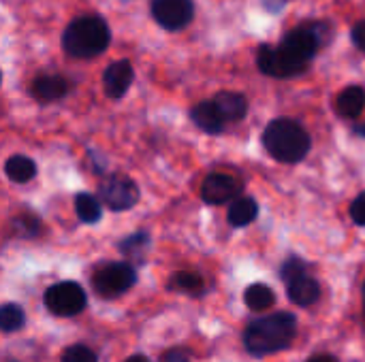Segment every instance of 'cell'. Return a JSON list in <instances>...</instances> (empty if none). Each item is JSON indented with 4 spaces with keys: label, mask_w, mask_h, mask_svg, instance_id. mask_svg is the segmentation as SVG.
I'll return each instance as SVG.
<instances>
[{
    "label": "cell",
    "mask_w": 365,
    "mask_h": 362,
    "mask_svg": "<svg viewBox=\"0 0 365 362\" xmlns=\"http://www.w3.org/2000/svg\"><path fill=\"white\" fill-rule=\"evenodd\" d=\"M192 13V0H152V15L167 30H182L190 23Z\"/></svg>",
    "instance_id": "cell-8"
},
{
    "label": "cell",
    "mask_w": 365,
    "mask_h": 362,
    "mask_svg": "<svg viewBox=\"0 0 365 362\" xmlns=\"http://www.w3.org/2000/svg\"><path fill=\"white\" fill-rule=\"evenodd\" d=\"M133 66L128 60H118L113 64L107 66V70L103 73V87L107 92L109 98H122L126 94V90L133 83Z\"/></svg>",
    "instance_id": "cell-11"
},
{
    "label": "cell",
    "mask_w": 365,
    "mask_h": 362,
    "mask_svg": "<svg viewBox=\"0 0 365 362\" xmlns=\"http://www.w3.org/2000/svg\"><path fill=\"white\" fill-rule=\"evenodd\" d=\"M287 294H289V299H291L295 305L308 307V305H312V303L319 301V297H321V286L317 284V280H312V277H308V275L304 273V275L295 277L293 282H289Z\"/></svg>",
    "instance_id": "cell-12"
},
{
    "label": "cell",
    "mask_w": 365,
    "mask_h": 362,
    "mask_svg": "<svg viewBox=\"0 0 365 362\" xmlns=\"http://www.w3.org/2000/svg\"><path fill=\"white\" fill-rule=\"evenodd\" d=\"M304 273H306V265H304L299 258H289V260L284 262L282 271H280V277L289 284V282H293L295 277H299V275H304Z\"/></svg>",
    "instance_id": "cell-25"
},
{
    "label": "cell",
    "mask_w": 365,
    "mask_h": 362,
    "mask_svg": "<svg viewBox=\"0 0 365 362\" xmlns=\"http://www.w3.org/2000/svg\"><path fill=\"white\" fill-rule=\"evenodd\" d=\"M259 213V205L255 198L250 196H240L237 201H233V205L229 207V224L231 226H248Z\"/></svg>",
    "instance_id": "cell-17"
},
{
    "label": "cell",
    "mask_w": 365,
    "mask_h": 362,
    "mask_svg": "<svg viewBox=\"0 0 365 362\" xmlns=\"http://www.w3.org/2000/svg\"><path fill=\"white\" fill-rule=\"evenodd\" d=\"M297 320L293 314L280 312L274 316H265L255 320L244 335V344L252 356H269L282 352L295 339Z\"/></svg>",
    "instance_id": "cell-1"
},
{
    "label": "cell",
    "mask_w": 365,
    "mask_h": 362,
    "mask_svg": "<svg viewBox=\"0 0 365 362\" xmlns=\"http://www.w3.org/2000/svg\"><path fill=\"white\" fill-rule=\"evenodd\" d=\"M364 314H365V284H364Z\"/></svg>",
    "instance_id": "cell-33"
},
{
    "label": "cell",
    "mask_w": 365,
    "mask_h": 362,
    "mask_svg": "<svg viewBox=\"0 0 365 362\" xmlns=\"http://www.w3.org/2000/svg\"><path fill=\"white\" fill-rule=\"evenodd\" d=\"M190 117H192V122L203 130V132H207V134H218V132H222V128H225V117H222V113L218 111V107H216V102L212 100V102H199L192 111H190Z\"/></svg>",
    "instance_id": "cell-14"
},
{
    "label": "cell",
    "mask_w": 365,
    "mask_h": 362,
    "mask_svg": "<svg viewBox=\"0 0 365 362\" xmlns=\"http://www.w3.org/2000/svg\"><path fill=\"white\" fill-rule=\"evenodd\" d=\"M357 132H359V134H361V137H364V139H365V124H361V126L357 128Z\"/></svg>",
    "instance_id": "cell-32"
},
{
    "label": "cell",
    "mask_w": 365,
    "mask_h": 362,
    "mask_svg": "<svg viewBox=\"0 0 365 362\" xmlns=\"http://www.w3.org/2000/svg\"><path fill=\"white\" fill-rule=\"evenodd\" d=\"M109 28L96 15H83L68 23L62 36V47L73 58H94L109 45Z\"/></svg>",
    "instance_id": "cell-3"
},
{
    "label": "cell",
    "mask_w": 365,
    "mask_h": 362,
    "mask_svg": "<svg viewBox=\"0 0 365 362\" xmlns=\"http://www.w3.org/2000/svg\"><path fill=\"white\" fill-rule=\"evenodd\" d=\"M86 292L75 282H60L45 292V305L53 316L71 318L86 309Z\"/></svg>",
    "instance_id": "cell-4"
},
{
    "label": "cell",
    "mask_w": 365,
    "mask_h": 362,
    "mask_svg": "<svg viewBox=\"0 0 365 362\" xmlns=\"http://www.w3.org/2000/svg\"><path fill=\"white\" fill-rule=\"evenodd\" d=\"M351 36H353V43H355L357 47L365 49V19L357 21V23L353 26V30H351Z\"/></svg>",
    "instance_id": "cell-28"
},
{
    "label": "cell",
    "mask_w": 365,
    "mask_h": 362,
    "mask_svg": "<svg viewBox=\"0 0 365 362\" xmlns=\"http://www.w3.org/2000/svg\"><path fill=\"white\" fill-rule=\"evenodd\" d=\"M308 362H338L334 356H317V358H312V361Z\"/></svg>",
    "instance_id": "cell-30"
},
{
    "label": "cell",
    "mask_w": 365,
    "mask_h": 362,
    "mask_svg": "<svg viewBox=\"0 0 365 362\" xmlns=\"http://www.w3.org/2000/svg\"><path fill=\"white\" fill-rule=\"evenodd\" d=\"M265 149L280 162H299L310 151V137L295 119H274L263 134Z\"/></svg>",
    "instance_id": "cell-2"
},
{
    "label": "cell",
    "mask_w": 365,
    "mask_h": 362,
    "mask_svg": "<svg viewBox=\"0 0 365 362\" xmlns=\"http://www.w3.org/2000/svg\"><path fill=\"white\" fill-rule=\"evenodd\" d=\"M257 62H259V68L269 75V77H278V79H287V77H295L299 75L306 64L293 60L284 49L280 47H269V45H263L257 53Z\"/></svg>",
    "instance_id": "cell-7"
},
{
    "label": "cell",
    "mask_w": 365,
    "mask_h": 362,
    "mask_svg": "<svg viewBox=\"0 0 365 362\" xmlns=\"http://www.w3.org/2000/svg\"><path fill=\"white\" fill-rule=\"evenodd\" d=\"M126 362H150V361H148L145 356H139V354H137V356H130Z\"/></svg>",
    "instance_id": "cell-31"
},
{
    "label": "cell",
    "mask_w": 365,
    "mask_h": 362,
    "mask_svg": "<svg viewBox=\"0 0 365 362\" xmlns=\"http://www.w3.org/2000/svg\"><path fill=\"white\" fill-rule=\"evenodd\" d=\"M98 194L111 211H126V209L135 207L139 201V188L126 175L105 177L101 188H98Z\"/></svg>",
    "instance_id": "cell-6"
},
{
    "label": "cell",
    "mask_w": 365,
    "mask_h": 362,
    "mask_svg": "<svg viewBox=\"0 0 365 362\" xmlns=\"http://www.w3.org/2000/svg\"><path fill=\"white\" fill-rule=\"evenodd\" d=\"M214 102H216L218 111L222 113V117H225L227 122H237V119H242V117L246 115V111H248L246 98H244L242 94H237V92H220V94L214 98Z\"/></svg>",
    "instance_id": "cell-15"
},
{
    "label": "cell",
    "mask_w": 365,
    "mask_h": 362,
    "mask_svg": "<svg viewBox=\"0 0 365 362\" xmlns=\"http://www.w3.org/2000/svg\"><path fill=\"white\" fill-rule=\"evenodd\" d=\"M244 299H246V305H248L252 312H263V309H267V307L274 305L276 294H274V290H272L269 286H265V284H252V286L246 290Z\"/></svg>",
    "instance_id": "cell-19"
},
{
    "label": "cell",
    "mask_w": 365,
    "mask_h": 362,
    "mask_svg": "<svg viewBox=\"0 0 365 362\" xmlns=\"http://www.w3.org/2000/svg\"><path fill=\"white\" fill-rule=\"evenodd\" d=\"M68 92V81L60 75H43L32 83V96L41 102L60 100Z\"/></svg>",
    "instance_id": "cell-13"
},
{
    "label": "cell",
    "mask_w": 365,
    "mask_h": 362,
    "mask_svg": "<svg viewBox=\"0 0 365 362\" xmlns=\"http://www.w3.org/2000/svg\"><path fill=\"white\" fill-rule=\"evenodd\" d=\"M148 245H150V237H148L145 233H137V235H130L128 239H124V241L120 243V250H122V254H126V256H137V254H141Z\"/></svg>",
    "instance_id": "cell-23"
},
{
    "label": "cell",
    "mask_w": 365,
    "mask_h": 362,
    "mask_svg": "<svg viewBox=\"0 0 365 362\" xmlns=\"http://www.w3.org/2000/svg\"><path fill=\"white\" fill-rule=\"evenodd\" d=\"M137 282V273L126 262H111L96 271L94 275V290L105 299H115L130 290Z\"/></svg>",
    "instance_id": "cell-5"
},
{
    "label": "cell",
    "mask_w": 365,
    "mask_h": 362,
    "mask_svg": "<svg viewBox=\"0 0 365 362\" xmlns=\"http://www.w3.org/2000/svg\"><path fill=\"white\" fill-rule=\"evenodd\" d=\"M240 194V181L227 173H212L201 186V198L210 205H220Z\"/></svg>",
    "instance_id": "cell-10"
},
{
    "label": "cell",
    "mask_w": 365,
    "mask_h": 362,
    "mask_svg": "<svg viewBox=\"0 0 365 362\" xmlns=\"http://www.w3.org/2000/svg\"><path fill=\"white\" fill-rule=\"evenodd\" d=\"M169 288L180 290V292H199L203 288V280L197 273L190 271H180L175 275H171L169 280Z\"/></svg>",
    "instance_id": "cell-22"
},
{
    "label": "cell",
    "mask_w": 365,
    "mask_h": 362,
    "mask_svg": "<svg viewBox=\"0 0 365 362\" xmlns=\"http://www.w3.org/2000/svg\"><path fill=\"white\" fill-rule=\"evenodd\" d=\"M4 173L15 183H26L36 175V164L26 156H11L4 164Z\"/></svg>",
    "instance_id": "cell-18"
},
{
    "label": "cell",
    "mask_w": 365,
    "mask_h": 362,
    "mask_svg": "<svg viewBox=\"0 0 365 362\" xmlns=\"http://www.w3.org/2000/svg\"><path fill=\"white\" fill-rule=\"evenodd\" d=\"M336 109L340 115L344 117H359L361 111L365 109V90L359 85H351L346 87L340 96H338V102H336Z\"/></svg>",
    "instance_id": "cell-16"
},
{
    "label": "cell",
    "mask_w": 365,
    "mask_h": 362,
    "mask_svg": "<svg viewBox=\"0 0 365 362\" xmlns=\"http://www.w3.org/2000/svg\"><path fill=\"white\" fill-rule=\"evenodd\" d=\"M75 211H77V218L86 224H94L101 220V205L94 196L90 194H77L75 198Z\"/></svg>",
    "instance_id": "cell-20"
},
{
    "label": "cell",
    "mask_w": 365,
    "mask_h": 362,
    "mask_svg": "<svg viewBox=\"0 0 365 362\" xmlns=\"http://www.w3.org/2000/svg\"><path fill=\"white\" fill-rule=\"evenodd\" d=\"M280 49H284L293 60H297L302 64H308V60H312L317 49H319V34L314 32L312 26L310 28L308 26L295 28L282 38Z\"/></svg>",
    "instance_id": "cell-9"
},
{
    "label": "cell",
    "mask_w": 365,
    "mask_h": 362,
    "mask_svg": "<svg viewBox=\"0 0 365 362\" xmlns=\"http://www.w3.org/2000/svg\"><path fill=\"white\" fill-rule=\"evenodd\" d=\"M62 362H98L96 354L86 348V346H71L64 354H62Z\"/></svg>",
    "instance_id": "cell-24"
},
{
    "label": "cell",
    "mask_w": 365,
    "mask_h": 362,
    "mask_svg": "<svg viewBox=\"0 0 365 362\" xmlns=\"http://www.w3.org/2000/svg\"><path fill=\"white\" fill-rule=\"evenodd\" d=\"M163 362H190L188 354L182 352V350H171L163 356Z\"/></svg>",
    "instance_id": "cell-29"
},
{
    "label": "cell",
    "mask_w": 365,
    "mask_h": 362,
    "mask_svg": "<svg viewBox=\"0 0 365 362\" xmlns=\"http://www.w3.org/2000/svg\"><path fill=\"white\" fill-rule=\"evenodd\" d=\"M351 218H353L355 224L365 226V192L364 194H359V196L353 201V205H351Z\"/></svg>",
    "instance_id": "cell-27"
},
{
    "label": "cell",
    "mask_w": 365,
    "mask_h": 362,
    "mask_svg": "<svg viewBox=\"0 0 365 362\" xmlns=\"http://www.w3.org/2000/svg\"><path fill=\"white\" fill-rule=\"evenodd\" d=\"M24 326V309L15 303H6L0 309V329L2 333H15Z\"/></svg>",
    "instance_id": "cell-21"
},
{
    "label": "cell",
    "mask_w": 365,
    "mask_h": 362,
    "mask_svg": "<svg viewBox=\"0 0 365 362\" xmlns=\"http://www.w3.org/2000/svg\"><path fill=\"white\" fill-rule=\"evenodd\" d=\"M15 230L21 235V237H34L38 233V220L32 218V215H26V218H17L13 222Z\"/></svg>",
    "instance_id": "cell-26"
}]
</instances>
